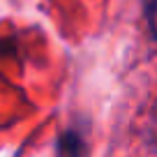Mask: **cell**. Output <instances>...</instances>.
<instances>
[{
    "label": "cell",
    "mask_w": 157,
    "mask_h": 157,
    "mask_svg": "<svg viewBox=\"0 0 157 157\" xmlns=\"http://www.w3.org/2000/svg\"><path fill=\"white\" fill-rule=\"evenodd\" d=\"M148 21H150V30L152 35L157 37V0L150 2V12H148Z\"/></svg>",
    "instance_id": "obj_1"
}]
</instances>
